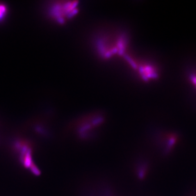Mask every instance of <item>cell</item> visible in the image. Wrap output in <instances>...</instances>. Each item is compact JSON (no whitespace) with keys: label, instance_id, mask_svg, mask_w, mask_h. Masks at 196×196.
I'll return each instance as SVG.
<instances>
[{"label":"cell","instance_id":"6da1fadb","mask_svg":"<svg viewBox=\"0 0 196 196\" xmlns=\"http://www.w3.org/2000/svg\"><path fill=\"white\" fill-rule=\"evenodd\" d=\"M78 5V2L75 1L56 2L50 7V15L56 21L64 22L77 12Z\"/></svg>","mask_w":196,"mask_h":196},{"label":"cell","instance_id":"7a4b0ae2","mask_svg":"<svg viewBox=\"0 0 196 196\" xmlns=\"http://www.w3.org/2000/svg\"><path fill=\"white\" fill-rule=\"evenodd\" d=\"M6 13V8L2 4H0V20L4 18Z\"/></svg>","mask_w":196,"mask_h":196}]
</instances>
